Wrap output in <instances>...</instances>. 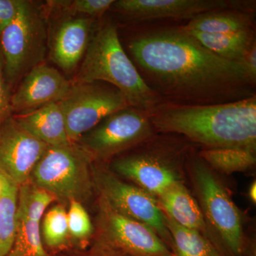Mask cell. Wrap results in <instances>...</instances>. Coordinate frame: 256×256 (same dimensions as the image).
<instances>
[{"mask_svg":"<svg viewBox=\"0 0 256 256\" xmlns=\"http://www.w3.org/2000/svg\"><path fill=\"white\" fill-rule=\"evenodd\" d=\"M142 146L136 152L114 159L108 168L156 198L182 182L178 174L182 151L158 142L154 136Z\"/></svg>","mask_w":256,"mask_h":256,"instance_id":"ba28073f","label":"cell"},{"mask_svg":"<svg viewBox=\"0 0 256 256\" xmlns=\"http://www.w3.org/2000/svg\"><path fill=\"white\" fill-rule=\"evenodd\" d=\"M154 132L148 112L128 106L107 116L82 134L76 143L94 162L104 164L114 156L149 140Z\"/></svg>","mask_w":256,"mask_h":256,"instance_id":"52a82bcc","label":"cell"},{"mask_svg":"<svg viewBox=\"0 0 256 256\" xmlns=\"http://www.w3.org/2000/svg\"><path fill=\"white\" fill-rule=\"evenodd\" d=\"M58 104L69 141L75 143L107 116L130 106L118 89L104 82H73Z\"/></svg>","mask_w":256,"mask_h":256,"instance_id":"9c48e42d","label":"cell"},{"mask_svg":"<svg viewBox=\"0 0 256 256\" xmlns=\"http://www.w3.org/2000/svg\"><path fill=\"white\" fill-rule=\"evenodd\" d=\"M128 50L144 82L165 102L212 105L256 96L242 63L216 55L182 26L141 32Z\"/></svg>","mask_w":256,"mask_h":256,"instance_id":"6da1fadb","label":"cell"},{"mask_svg":"<svg viewBox=\"0 0 256 256\" xmlns=\"http://www.w3.org/2000/svg\"><path fill=\"white\" fill-rule=\"evenodd\" d=\"M92 18H69L56 30L50 44V58L65 72L74 70L85 55L92 40Z\"/></svg>","mask_w":256,"mask_h":256,"instance_id":"9a60e30c","label":"cell"},{"mask_svg":"<svg viewBox=\"0 0 256 256\" xmlns=\"http://www.w3.org/2000/svg\"><path fill=\"white\" fill-rule=\"evenodd\" d=\"M156 132L178 134L205 148L256 151V96L212 105L160 102L148 112Z\"/></svg>","mask_w":256,"mask_h":256,"instance_id":"7a4b0ae2","label":"cell"},{"mask_svg":"<svg viewBox=\"0 0 256 256\" xmlns=\"http://www.w3.org/2000/svg\"><path fill=\"white\" fill-rule=\"evenodd\" d=\"M22 80L12 95V108L16 114L30 112L50 102H60L72 85L57 69L44 64L32 68Z\"/></svg>","mask_w":256,"mask_h":256,"instance_id":"5bb4252c","label":"cell"},{"mask_svg":"<svg viewBox=\"0 0 256 256\" xmlns=\"http://www.w3.org/2000/svg\"><path fill=\"white\" fill-rule=\"evenodd\" d=\"M22 0H0V36L20 11Z\"/></svg>","mask_w":256,"mask_h":256,"instance_id":"83f0119b","label":"cell"},{"mask_svg":"<svg viewBox=\"0 0 256 256\" xmlns=\"http://www.w3.org/2000/svg\"><path fill=\"white\" fill-rule=\"evenodd\" d=\"M114 0H74V1L52 2L56 6L73 13L86 15L87 18H100L108 11Z\"/></svg>","mask_w":256,"mask_h":256,"instance_id":"484cf974","label":"cell"},{"mask_svg":"<svg viewBox=\"0 0 256 256\" xmlns=\"http://www.w3.org/2000/svg\"><path fill=\"white\" fill-rule=\"evenodd\" d=\"M164 216L174 256H223L210 239L196 230L181 226L168 216Z\"/></svg>","mask_w":256,"mask_h":256,"instance_id":"7402d4cb","label":"cell"},{"mask_svg":"<svg viewBox=\"0 0 256 256\" xmlns=\"http://www.w3.org/2000/svg\"><path fill=\"white\" fill-rule=\"evenodd\" d=\"M70 238L80 244H86L94 237V226L90 216L80 202H69L67 212Z\"/></svg>","mask_w":256,"mask_h":256,"instance_id":"d4e9b609","label":"cell"},{"mask_svg":"<svg viewBox=\"0 0 256 256\" xmlns=\"http://www.w3.org/2000/svg\"><path fill=\"white\" fill-rule=\"evenodd\" d=\"M10 90L5 78L2 58L0 54V124L13 116Z\"/></svg>","mask_w":256,"mask_h":256,"instance_id":"4316f807","label":"cell"},{"mask_svg":"<svg viewBox=\"0 0 256 256\" xmlns=\"http://www.w3.org/2000/svg\"><path fill=\"white\" fill-rule=\"evenodd\" d=\"M47 146L26 132L12 116L0 124V170L18 186L28 182Z\"/></svg>","mask_w":256,"mask_h":256,"instance_id":"4fadbf2b","label":"cell"},{"mask_svg":"<svg viewBox=\"0 0 256 256\" xmlns=\"http://www.w3.org/2000/svg\"><path fill=\"white\" fill-rule=\"evenodd\" d=\"M254 2L238 0H119L112 6L134 21L190 20L204 13L222 10L250 12Z\"/></svg>","mask_w":256,"mask_h":256,"instance_id":"7c38bea8","label":"cell"},{"mask_svg":"<svg viewBox=\"0 0 256 256\" xmlns=\"http://www.w3.org/2000/svg\"><path fill=\"white\" fill-rule=\"evenodd\" d=\"M156 201L162 212L178 225L200 232L214 244V239L201 207L183 182L172 186L158 197Z\"/></svg>","mask_w":256,"mask_h":256,"instance_id":"2e32d148","label":"cell"},{"mask_svg":"<svg viewBox=\"0 0 256 256\" xmlns=\"http://www.w3.org/2000/svg\"><path fill=\"white\" fill-rule=\"evenodd\" d=\"M0 256H8L14 244L20 186L0 170Z\"/></svg>","mask_w":256,"mask_h":256,"instance_id":"ffe728a7","label":"cell"},{"mask_svg":"<svg viewBox=\"0 0 256 256\" xmlns=\"http://www.w3.org/2000/svg\"><path fill=\"white\" fill-rule=\"evenodd\" d=\"M0 192H1V184H0Z\"/></svg>","mask_w":256,"mask_h":256,"instance_id":"1f68e13d","label":"cell"},{"mask_svg":"<svg viewBox=\"0 0 256 256\" xmlns=\"http://www.w3.org/2000/svg\"><path fill=\"white\" fill-rule=\"evenodd\" d=\"M256 151L242 148H204L198 156L210 168L226 174L244 172L256 164Z\"/></svg>","mask_w":256,"mask_h":256,"instance_id":"603a6c76","label":"cell"},{"mask_svg":"<svg viewBox=\"0 0 256 256\" xmlns=\"http://www.w3.org/2000/svg\"><path fill=\"white\" fill-rule=\"evenodd\" d=\"M92 178L94 190L98 195L104 196L122 214L139 220L152 229L172 250L171 235L156 197L121 180L120 176L102 163L94 162Z\"/></svg>","mask_w":256,"mask_h":256,"instance_id":"30bf717a","label":"cell"},{"mask_svg":"<svg viewBox=\"0 0 256 256\" xmlns=\"http://www.w3.org/2000/svg\"><path fill=\"white\" fill-rule=\"evenodd\" d=\"M92 82L110 84L124 94L130 106L146 112L162 102L124 52L112 23L104 24L90 40L74 82Z\"/></svg>","mask_w":256,"mask_h":256,"instance_id":"3957f363","label":"cell"},{"mask_svg":"<svg viewBox=\"0 0 256 256\" xmlns=\"http://www.w3.org/2000/svg\"><path fill=\"white\" fill-rule=\"evenodd\" d=\"M249 197L252 203L255 204L256 202V183L254 182L249 188Z\"/></svg>","mask_w":256,"mask_h":256,"instance_id":"4dcf8cb0","label":"cell"},{"mask_svg":"<svg viewBox=\"0 0 256 256\" xmlns=\"http://www.w3.org/2000/svg\"><path fill=\"white\" fill-rule=\"evenodd\" d=\"M41 222L30 217L18 201L16 236L8 256H48L42 242Z\"/></svg>","mask_w":256,"mask_h":256,"instance_id":"44dd1931","label":"cell"},{"mask_svg":"<svg viewBox=\"0 0 256 256\" xmlns=\"http://www.w3.org/2000/svg\"><path fill=\"white\" fill-rule=\"evenodd\" d=\"M249 78L254 84L256 82V44L250 47L242 60Z\"/></svg>","mask_w":256,"mask_h":256,"instance_id":"f546056e","label":"cell"},{"mask_svg":"<svg viewBox=\"0 0 256 256\" xmlns=\"http://www.w3.org/2000/svg\"><path fill=\"white\" fill-rule=\"evenodd\" d=\"M92 164L90 156L78 143L48 146L32 170L30 180L52 194L57 201L82 204L95 192Z\"/></svg>","mask_w":256,"mask_h":256,"instance_id":"5b68a950","label":"cell"},{"mask_svg":"<svg viewBox=\"0 0 256 256\" xmlns=\"http://www.w3.org/2000/svg\"><path fill=\"white\" fill-rule=\"evenodd\" d=\"M182 26L188 32L206 34H233L254 30L252 13L237 10H222L204 13Z\"/></svg>","mask_w":256,"mask_h":256,"instance_id":"ac0fdd59","label":"cell"},{"mask_svg":"<svg viewBox=\"0 0 256 256\" xmlns=\"http://www.w3.org/2000/svg\"><path fill=\"white\" fill-rule=\"evenodd\" d=\"M188 32L216 55L240 63L248 50L256 42L254 30L233 34Z\"/></svg>","mask_w":256,"mask_h":256,"instance_id":"d6986e66","label":"cell"},{"mask_svg":"<svg viewBox=\"0 0 256 256\" xmlns=\"http://www.w3.org/2000/svg\"><path fill=\"white\" fill-rule=\"evenodd\" d=\"M96 210L92 238L132 256H174L152 229L122 214L100 195L97 196Z\"/></svg>","mask_w":256,"mask_h":256,"instance_id":"8fae6325","label":"cell"},{"mask_svg":"<svg viewBox=\"0 0 256 256\" xmlns=\"http://www.w3.org/2000/svg\"><path fill=\"white\" fill-rule=\"evenodd\" d=\"M13 116L26 132L48 146H64L70 142L58 102H50L36 110Z\"/></svg>","mask_w":256,"mask_h":256,"instance_id":"e0dca14e","label":"cell"},{"mask_svg":"<svg viewBox=\"0 0 256 256\" xmlns=\"http://www.w3.org/2000/svg\"><path fill=\"white\" fill-rule=\"evenodd\" d=\"M192 182L215 244L223 256H255L242 228V215L213 171L200 158L191 163Z\"/></svg>","mask_w":256,"mask_h":256,"instance_id":"277c9868","label":"cell"},{"mask_svg":"<svg viewBox=\"0 0 256 256\" xmlns=\"http://www.w3.org/2000/svg\"><path fill=\"white\" fill-rule=\"evenodd\" d=\"M94 240L92 248L88 250L86 256H132L110 244L96 239Z\"/></svg>","mask_w":256,"mask_h":256,"instance_id":"f1b7e54d","label":"cell"},{"mask_svg":"<svg viewBox=\"0 0 256 256\" xmlns=\"http://www.w3.org/2000/svg\"><path fill=\"white\" fill-rule=\"evenodd\" d=\"M46 42V26L41 12L32 3L24 1L16 18L0 36V54L10 88L42 64Z\"/></svg>","mask_w":256,"mask_h":256,"instance_id":"8992f818","label":"cell"},{"mask_svg":"<svg viewBox=\"0 0 256 256\" xmlns=\"http://www.w3.org/2000/svg\"><path fill=\"white\" fill-rule=\"evenodd\" d=\"M42 236L48 247L60 248L65 245L70 238L68 216L62 204L50 208L44 216Z\"/></svg>","mask_w":256,"mask_h":256,"instance_id":"cb8c5ba5","label":"cell"}]
</instances>
